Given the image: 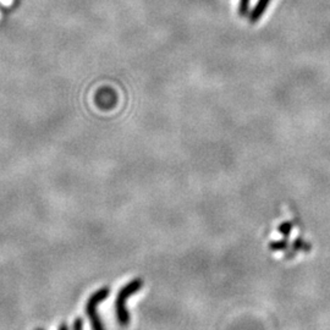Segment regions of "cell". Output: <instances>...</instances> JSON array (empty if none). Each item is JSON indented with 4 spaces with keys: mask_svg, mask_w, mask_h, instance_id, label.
<instances>
[{
    "mask_svg": "<svg viewBox=\"0 0 330 330\" xmlns=\"http://www.w3.org/2000/svg\"><path fill=\"white\" fill-rule=\"evenodd\" d=\"M272 0H258L257 4L254 5L253 10L251 11V14L248 15V20L251 24H256L257 21L261 20V17L263 16L264 12L268 9V5L271 4Z\"/></svg>",
    "mask_w": 330,
    "mask_h": 330,
    "instance_id": "3",
    "label": "cell"
},
{
    "mask_svg": "<svg viewBox=\"0 0 330 330\" xmlns=\"http://www.w3.org/2000/svg\"><path fill=\"white\" fill-rule=\"evenodd\" d=\"M72 330H83V321H82V318L79 317V318L75 319Z\"/></svg>",
    "mask_w": 330,
    "mask_h": 330,
    "instance_id": "7",
    "label": "cell"
},
{
    "mask_svg": "<svg viewBox=\"0 0 330 330\" xmlns=\"http://www.w3.org/2000/svg\"><path fill=\"white\" fill-rule=\"evenodd\" d=\"M57 330H69V327H67V324L62 323L61 326L59 327V329H57Z\"/></svg>",
    "mask_w": 330,
    "mask_h": 330,
    "instance_id": "8",
    "label": "cell"
},
{
    "mask_svg": "<svg viewBox=\"0 0 330 330\" xmlns=\"http://www.w3.org/2000/svg\"><path fill=\"white\" fill-rule=\"evenodd\" d=\"M269 247H271L272 251H282V249H285L287 247V241L286 240H281L279 242H272L269 245Z\"/></svg>",
    "mask_w": 330,
    "mask_h": 330,
    "instance_id": "5",
    "label": "cell"
},
{
    "mask_svg": "<svg viewBox=\"0 0 330 330\" xmlns=\"http://www.w3.org/2000/svg\"><path fill=\"white\" fill-rule=\"evenodd\" d=\"M249 1H251V0H240L239 14L241 15V16H246V15H248Z\"/></svg>",
    "mask_w": 330,
    "mask_h": 330,
    "instance_id": "4",
    "label": "cell"
},
{
    "mask_svg": "<svg viewBox=\"0 0 330 330\" xmlns=\"http://www.w3.org/2000/svg\"><path fill=\"white\" fill-rule=\"evenodd\" d=\"M110 295V289L109 287L104 286L102 289H99L98 291H96L94 294L91 295V297L88 299L86 303V314L89 317V321H91L92 330H106L104 328V324L102 322L101 316L97 312L99 304L104 301L106 299H108Z\"/></svg>",
    "mask_w": 330,
    "mask_h": 330,
    "instance_id": "2",
    "label": "cell"
},
{
    "mask_svg": "<svg viewBox=\"0 0 330 330\" xmlns=\"http://www.w3.org/2000/svg\"><path fill=\"white\" fill-rule=\"evenodd\" d=\"M142 286H143V280L136 277L132 281H130L129 284L122 286V289L117 294L116 300H115V312H116L117 322L122 327L129 326L130 323V313L126 308L127 299L134 294H136V292H138L142 289Z\"/></svg>",
    "mask_w": 330,
    "mask_h": 330,
    "instance_id": "1",
    "label": "cell"
},
{
    "mask_svg": "<svg viewBox=\"0 0 330 330\" xmlns=\"http://www.w3.org/2000/svg\"><path fill=\"white\" fill-rule=\"evenodd\" d=\"M36 330H43V329H39V328H38V329H36Z\"/></svg>",
    "mask_w": 330,
    "mask_h": 330,
    "instance_id": "9",
    "label": "cell"
},
{
    "mask_svg": "<svg viewBox=\"0 0 330 330\" xmlns=\"http://www.w3.org/2000/svg\"><path fill=\"white\" fill-rule=\"evenodd\" d=\"M291 229H292L291 222L285 221V222H282V224L279 226V232L281 235H284L285 237H287V236H289L290 231H291Z\"/></svg>",
    "mask_w": 330,
    "mask_h": 330,
    "instance_id": "6",
    "label": "cell"
}]
</instances>
